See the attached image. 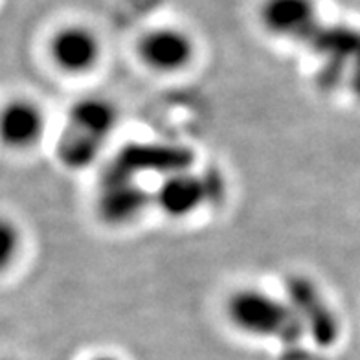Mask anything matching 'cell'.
Here are the masks:
<instances>
[{
  "mask_svg": "<svg viewBox=\"0 0 360 360\" xmlns=\"http://www.w3.org/2000/svg\"><path fill=\"white\" fill-rule=\"evenodd\" d=\"M43 110L32 100H11L4 107L2 122H0V133L2 142L10 149H30L41 140L44 133Z\"/></svg>",
  "mask_w": 360,
  "mask_h": 360,
  "instance_id": "9",
  "label": "cell"
},
{
  "mask_svg": "<svg viewBox=\"0 0 360 360\" xmlns=\"http://www.w3.org/2000/svg\"><path fill=\"white\" fill-rule=\"evenodd\" d=\"M320 20L316 0H263L259 6L263 30L274 37L298 44Z\"/></svg>",
  "mask_w": 360,
  "mask_h": 360,
  "instance_id": "8",
  "label": "cell"
},
{
  "mask_svg": "<svg viewBox=\"0 0 360 360\" xmlns=\"http://www.w3.org/2000/svg\"><path fill=\"white\" fill-rule=\"evenodd\" d=\"M48 52L56 68L70 76H83L98 67L101 59V43L90 28L70 24L52 35Z\"/></svg>",
  "mask_w": 360,
  "mask_h": 360,
  "instance_id": "6",
  "label": "cell"
},
{
  "mask_svg": "<svg viewBox=\"0 0 360 360\" xmlns=\"http://www.w3.org/2000/svg\"><path fill=\"white\" fill-rule=\"evenodd\" d=\"M347 86H349L351 94L356 96V98L360 100V57L356 59L353 68H351L349 77H347Z\"/></svg>",
  "mask_w": 360,
  "mask_h": 360,
  "instance_id": "14",
  "label": "cell"
},
{
  "mask_svg": "<svg viewBox=\"0 0 360 360\" xmlns=\"http://www.w3.org/2000/svg\"><path fill=\"white\" fill-rule=\"evenodd\" d=\"M193 151L182 146L167 143H129L116 155L107 167L103 182L134 180L140 173H162L164 179L180 171H188L193 164Z\"/></svg>",
  "mask_w": 360,
  "mask_h": 360,
  "instance_id": "2",
  "label": "cell"
},
{
  "mask_svg": "<svg viewBox=\"0 0 360 360\" xmlns=\"http://www.w3.org/2000/svg\"><path fill=\"white\" fill-rule=\"evenodd\" d=\"M0 247H2V252H0L2 263H4V266L10 265L11 257L15 256V252L19 248V232H17V228H15L10 221H4V223H2Z\"/></svg>",
  "mask_w": 360,
  "mask_h": 360,
  "instance_id": "13",
  "label": "cell"
},
{
  "mask_svg": "<svg viewBox=\"0 0 360 360\" xmlns=\"http://www.w3.org/2000/svg\"><path fill=\"white\" fill-rule=\"evenodd\" d=\"M103 143L85 131L67 125L57 142V158L70 169H83L98 158Z\"/></svg>",
  "mask_w": 360,
  "mask_h": 360,
  "instance_id": "12",
  "label": "cell"
},
{
  "mask_svg": "<svg viewBox=\"0 0 360 360\" xmlns=\"http://www.w3.org/2000/svg\"><path fill=\"white\" fill-rule=\"evenodd\" d=\"M224 313L237 331L254 338H276L296 344L305 337L292 305L259 289H237L226 300Z\"/></svg>",
  "mask_w": 360,
  "mask_h": 360,
  "instance_id": "1",
  "label": "cell"
},
{
  "mask_svg": "<svg viewBox=\"0 0 360 360\" xmlns=\"http://www.w3.org/2000/svg\"><path fill=\"white\" fill-rule=\"evenodd\" d=\"M219 188L221 184H212V176H202L190 169L180 171L162 180L153 200L167 217L184 219L208 202L214 190Z\"/></svg>",
  "mask_w": 360,
  "mask_h": 360,
  "instance_id": "7",
  "label": "cell"
},
{
  "mask_svg": "<svg viewBox=\"0 0 360 360\" xmlns=\"http://www.w3.org/2000/svg\"><path fill=\"white\" fill-rule=\"evenodd\" d=\"M302 44L318 57L323 81H347L351 68L360 57V28L322 19Z\"/></svg>",
  "mask_w": 360,
  "mask_h": 360,
  "instance_id": "3",
  "label": "cell"
},
{
  "mask_svg": "<svg viewBox=\"0 0 360 360\" xmlns=\"http://www.w3.org/2000/svg\"><path fill=\"white\" fill-rule=\"evenodd\" d=\"M147 193L134 180L103 182L98 197V212L105 223L124 224L133 221L147 206Z\"/></svg>",
  "mask_w": 360,
  "mask_h": 360,
  "instance_id": "10",
  "label": "cell"
},
{
  "mask_svg": "<svg viewBox=\"0 0 360 360\" xmlns=\"http://www.w3.org/2000/svg\"><path fill=\"white\" fill-rule=\"evenodd\" d=\"M92 360H120V359L114 355H98V356H94Z\"/></svg>",
  "mask_w": 360,
  "mask_h": 360,
  "instance_id": "15",
  "label": "cell"
},
{
  "mask_svg": "<svg viewBox=\"0 0 360 360\" xmlns=\"http://www.w3.org/2000/svg\"><path fill=\"white\" fill-rule=\"evenodd\" d=\"M118 122L116 107L103 98H83L76 101L68 110L67 125L81 129L90 136L105 142L112 133L114 125Z\"/></svg>",
  "mask_w": 360,
  "mask_h": 360,
  "instance_id": "11",
  "label": "cell"
},
{
  "mask_svg": "<svg viewBox=\"0 0 360 360\" xmlns=\"http://www.w3.org/2000/svg\"><path fill=\"white\" fill-rule=\"evenodd\" d=\"M140 61L158 74H176L191 65L195 57V41L188 32L175 26L153 28L140 37L136 44Z\"/></svg>",
  "mask_w": 360,
  "mask_h": 360,
  "instance_id": "5",
  "label": "cell"
},
{
  "mask_svg": "<svg viewBox=\"0 0 360 360\" xmlns=\"http://www.w3.org/2000/svg\"><path fill=\"white\" fill-rule=\"evenodd\" d=\"M285 300L292 305L305 335L316 346L331 347L340 337V323L320 287L307 276L292 274L285 281Z\"/></svg>",
  "mask_w": 360,
  "mask_h": 360,
  "instance_id": "4",
  "label": "cell"
}]
</instances>
